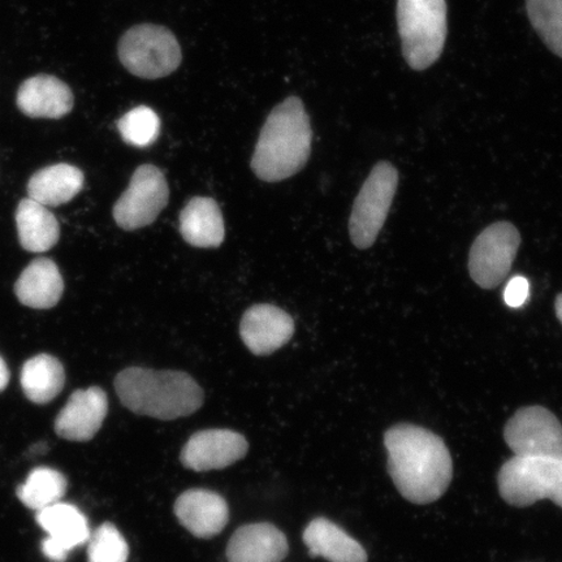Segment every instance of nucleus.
<instances>
[{"mask_svg": "<svg viewBox=\"0 0 562 562\" xmlns=\"http://www.w3.org/2000/svg\"><path fill=\"white\" fill-rule=\"evenodd\" d=\"M386 470L400 494L417 505L446 494L453 477V461L445 440L426 428L400 424L384 434Z\"/></svg>", "mask_w": 562, "mask_h": 562, "instance_id": "1", "label": "nucleus"}, {"mask_svg": "<svg viewBox=\"0 0 562 562\" xmlns=\"http://www.w3.org/2000/svg\"><path fill=\"white\" fill-rule=\"evenodd\" d=\"M312 140L311 119L304 103L297 97L286 98L270 112L259 133L252 172L267 182L292 178L311 158Z\"/></svg>", "mask_w": 562, "mask_h": 562, "instance_id": "2", "label": "nucleus"}, {"mask_svg": "<svg viewBox=\"0 0 562 562\" xmlns=\"http://www.w3.org/2000/svg\"><path fill=\"white\" fill-rule=\"evenodd\" d=\"M122 404L139 416L172 420L191 416L203 404V391L182 371L130 368L115 379Z\"/></svg>", "mask_w": 562, "mask_h": 562, "instance_id": "3", "label": "nucleus"}, {"mask_svg": "<svg viewBox=\"0 0 562 562\" xmlns=\"http://www.w3.org/2000/svg\"><path fill=\"white\" fill-rule=\"evenodd\" d=\"M397 25L404 59L414 70L430 68L447 40L446 0H397Z\"/></svg>", "mask_w": 562, "mask_h": 562, "instance_id": "4", "label": "nucleus"}, {"mask_svg": "<svg viewBox=\"0 0 562 562\" xmlns=\"http://www.w3.org/2000/svg\"><path fill=\"white\" fill-rule=\"evenodd\" d=\"M498 492L516 508L551 501L562 508V460L551 457H512L497 475Z\"/></svg>", "mask_w": 562, "mask_h": 562, "instance_id": "5", "label": "nucleus"}, {"mask_svg": "<svg viewBox=\"0 0 562 562\" xmlns=\"http://www.w3.org/2000/svg\"><path fill=\"white\" fill-rule=\"evenodd\" d=\"M122 65L146 80L170 76L180 67L181 47L165 26L140 24L123 34L117 46Z\"/></svg>", "mask_w": 562, "mask_h": 562, "instance_id": "6", "label": "nucleus"}, {"mask_svg": "<svg viewBox=\"0 0 562 562\" xmlns=\"http://www.w3.org/2000/svg\"><path fill=\"white\" fill-rule=\"evenodd\" d=\"M398 172L390 161H379L358 193L351 210L349 234L358 249L376 241L397 192Z\"/></svg>", "mask_w": 562, "mask_h": 562, "instance_id": "7", "label": "nucleus"}, {"mask_svg": "<svg viewBox=\"0 0 562 562\" xmlns=\"http://www.w3.org/2000/svg\"><path fill=\"white\" fill-rule=\"evenodd\" d=\"M521 245L518 229L509 222L492 224L475 238L469 256L470 277L483 290H494L509 276Z\"/></svg>", "mask_w": 562, "mask_h": 562, "instance_id": "8", "label": "nucleus"}, {"mask_svg": "<svg viewBox=\"0 0 562 562\" xmlns=\"http://www.w3.org/2000/svg\"><path fill=\"white\" fill-rule=\"evenodd\" d=\"M170 196L167 180L158 167L139 166L133 173L130 187L114 206L119 227L135 231L150 226L164 211Z\"/></svg>", "mask_w": 562, "mask_h": 562, "instance_id": "9", "label": "nucleus"}, {"mask_svg": "<svg viewBox=\"0 0 562 562\" xmlns=\"http://www.w3.org/2000/svg\"><path fill=\"white\" fill-rule=\"evenodd\" d=\"M504 439L515 456L562 460V425L543 406L519 409L505 425Z\"/></svg>", "mask_w": 562, "mask_h": 562, "instance_id": "10", "label": "nucleus"}, {"mask_svg": "<svg viewBox=\"0 0 562 562\" xmlns=\"http://www.w3.org/2000/svg\"><path fill=\"white\" fill-rule=\"evenodd\" d=\"M248 441L231 430H205L193 435L180 454L182 467L193 472H210L234 465L248 453Z\"/></svg>", "mask_w": 562, "mask_h": 562, "instance_id": "11", "label": "nucleus"}, {"mask_svg": "<svg viewBox=\"0 0 562 562\" xmlns=\"http://www.w3.org/2000/svg\"><path fill=\"white\" fill-rule=\"evenodd\" d=\"M35 518L48 533L42 543V552L53 562H65L70 551L90 539L88 519L72 504L56 503L38 510Z\"/></svg>", "mask_w": 562, "mask_h": 562, "instance_id": "12", "label": "nucleus"}, {"mask_svg": "<svg viewBox=\"0 0 562 562\" xmlns=\"http://www.w3.org/2000/svg\"><path fill=\"white\" fill-rule=\"evenodd\" d=\"M108 412V395L100 386L76 391L56 417L55 432L69 441H88L101 430Z\"/></svg>", "mask_w": 562, "mask_h": 562, "instance_id": "13", "label": "nucleus"}, {"mask_svg": "<svg viewBox=\"0 0 562 562\" xmlns=\"http://www.w3.org/2000/svg\"><path fill=\"white\" fill-rule=\"evenodd\" d=\"M294 334L290 314L273 305H255L246 311L240 325L241 339L256 356H267L284 347Z\"/></svg>", "mask_w": 562, "mask_h": 562, "instance_id": "14", "label": "nucleus"}, {"mask_svg": "<svg viewBox=\"0 0 562 562\" xmlns=\"http://www.w3.org/2000/svg\"><path fill=\"white\" fill-rule=\"evenodd\" d=\"M175 516L195 538L211 539L227 526L229 509L221 495L209 490H189L175 503Z\"/></svg>", "mask_w": 562, "mask_h": 562, "instance_id": "15", "label": "nucleus"}, {"mask_svg": "<svg viewBox=\"0 0 562 562\" xmlns=\"http://www.w3.org/2000/svg\"><path fill=\"white\" fill-rule=\"evenodd\" d=\"M290 547L283 532L271 524L240 527L227 546L228 562H281Z\"/></svg>", "mask_w": 562, "mask_h": 562, "instance_id": "16", "label": "nucleus"}, {"mask_svg": "<svg viewBox=\"0 0 562 562\" xmlns=\"http://www.w3.org/2000/svg\"><path fill=\"white\" fill-rule=\"evenodd\" d=\"M74 103L67 83L48 75L24 81L18 93L19 109L33 119H60L72 111Z\"/></svg>", "mask_w": 562, "mask_h": 562, "instance_id": "17", "label": "nucleus"}, {"mask_svg": "<svg viewBox=\"0 0 562 562\" xmlns=\"http://www.w3.org/2000/svg\"><path fill=\"white\" fill-rule=\"evenodd\" d=\"M182 238L194 248H217L226 237L220 206L209 196H194L180 214Z\"/></svg>", "mask_w": 562, "mask_h": 562, "instance_id": "18", "label": "nucleus"}, {"mask_svg": "<svg viewBox=\"0 0 562 562\" xmlns=\"http://www.w3.org/2000/svg\"><path fill=\"white\" fill-rule=\"evenodd\" d=\"M65 291V281L60 276L58 266L47 258L34 259L21 272L15 284L16 297L21 304L45 311L52 308L60 301Z\"/></svg>", "mask_w": 562, "mask_h": 562, "instance_id": "19", "label": "nucleus"}, {"mask_svg": "<svg viewBox=\"0 0 562 562\" xmlns=\"http://www.w3.org/2000/svg\"><path fill=\"white\" fill-rule=\"evenodd\" d=\"M312 558L329 562H368V553L356 539L327 518H315L304 531Z\"/></svg>", "mask_w": 562, "mask_h": 562, "instance_id": "20", "label": "nucleus"}, {"mask_svg": "<svg viewBox=\"0 0 562 562\" xmlns=\"http://www.w3.org/2000/svg\"><path fill=\"white\" fill-rule=\"evenodd\" d=\"M83 181V173L72 165L48 166L32 176L27 195L46 207L65 205L82 191Z\"/></svg>", "mask_w": 562, "mask_h": 562, "instance_id": "21", "label": "nucleus"}, {"mask_svg": "<svg viewBox=\"0 0 562 562\" xmlns=\"http://www.w3.org/2000/svg\"><path fill=\"white\" fill-rule=\"evenodd\" d=\"M15 217L19 241L25 250L44 252L58 244L59 223L46 206L31 199L23 200Z\"/></svg>", "mask_w": 562, "mask_h": 562, "instance_id": "22", "label": "nucleus"}, {"mask_svg": "<svg viewBox=\"0 0 562 562\" xmlns=\"http://www.w3.org/2000/svg\"><path fill=\"white\" fill-rule=\"evenodd\" d=\"M20 382L32 403L44 405L65 389L66 371L58 358L38 355L25 362Z\"/></svg>", "mask_w": 562, "mask_h": 562, "instance_id": "23", "label": "nucleus"}, {"mask_svg": "<svg viewBox=\"0 0 562 562\" xmlns=\"http://www.w3.org/2000/svg\"><path fill=\"white\" fill-rule=\"evenodd\" d=\"M67 486L66 476L58 470L37 468L18 488V497L26 508L38 512L60 503L66 495Z\"/></svg>", "mask_w": 562, "mask_h": 562, "instance_id": "24", "label": "nucleus"}, {"mask_svg": "<svg viewBox=\"0 0 562 562\" xmlns=\"http://www.w3.org/2000/svg\"><path fill=\"white\" fill-rule=\"evenodd\" d=\"M526 9L533 30L562 59V0H526Z\"/></svg>", "mask_w": 562, "mask_h": 562, "instance_id": "25", "label": "nucleus"}, {"mask_svg": "<svg viewBox=\"0 0 562 562\" xmlns=\"http://www.w3.org/2000/svg\"><path fill=\"white\" fill-rule=\"evenodd\" d=\"M117 130L126 144L147 147L156 143L159 131V116L146 105L133 109L117 122Z\"/></svg>", "mask_w": 562, "mask_h": 562, "instance_id": "26", "label": "nucleus"}, {"mask_svg": "<svg viewBox=\"0 0 562 562\" xmlns=\"http://www.w3.org/2000/svg\"><path fill=\"white\" fill-rule=\"evenodd\" d=\"M89 562H126L130 557V547L122 532L110 522L98 527L88 540Z\"/></svg>", "mask_w": 562, "mask_h": 562, "instance_id": "27", "label": "nucleus"}, {"mask_svg": "<svg viewBox=\"0 0 562 562\" xmlns=\"http://www.w3.org/2000/svg\"><path fill=\"white\" fill-rule=\"evenodd\" d=\"M530 296V284L524 277L510 279L504 291L505 304L510 307H521Z\"/></svg>", "mask_w": 562, "mask_h": 562, "instance_id": "28", "label": "nucleus"}, {"mask_svg": "<svg viewBox=\"0 0 562 562\" xmlns=\"http://www.w3.org/2000/svg\"><path fill=\"white\" fill-rule=\"evenodd\" d=\"M10 383V370L7 368V364L2 357H0V392H3L7 389V385Z\"/></svg>", "mask_w": 562, "mask_h": 562, "instance_id": "29", "label": "nucleus"}, {"mask_svg": "<svg viewBox=\"0 0 562 562\" xmlns=\"http://www.w3.org/2000/svg\"><path fill=\"white\" fill-rule=\"evenodd\" d=\"M554 308H557L558 318L562 323V293H560L557 301H554Z\"/></svg>", "mask_w": 562, "mask_h": 562, "instance_id": "30", "label": "nucleus"}]
</instances>
